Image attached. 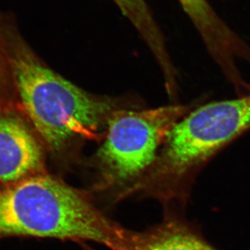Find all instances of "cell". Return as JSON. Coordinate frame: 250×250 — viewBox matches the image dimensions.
<instances>
[{
    "instance_id": "cell-1",
    "label": "cell",
    "mask_w": 250,
    "mask_h": 250,
    "mask_svg": "<svg viewBox=\"0 0 250 250\" xmlns=\"http://www.w3.org/2000/svg\"><path fill=\"white\" fill-rule=\"evenodd\" d=\"M1 18L22 109L56 161H71L87 142L102 141L116 110L141 106L131 97L94 94L67 81L38 56L12 14L1 12Z\"/></svg>"
},
{
    "instance_id": "cell-2",
    "label": "cell",
    "mask_w": 250,
    "mask_h": 250,
    "mask_svg": "<svg viewBox=\"0 0 250 250\" xmlns=\"http://www.w3.org/2000/svg\"><path fill=\"white\" fill-rule=\"evenodd\" d=\"M128 230L105 216L89 194L48 172L0 184V241L11 236L87 241L125 250Z\"/></svg>"
},
{
    "instance_id": "cell-3",
    "label": "cell",
    "mask_w": 250,
    "mask_h": 250,
    "mask_svg": "<svg viewBox=\"0 0 250 250\" xmlns=\"http://www.w3.org/2000/svg\"><path fill=\"white\" fill-rule=\"evenodd\" d=\"M250 130V92L198 105L170 130L135 194L155 198L166 211L181 212L206 165Z\"/></svg>"
},
{
    "instance_id": "cell-4",
    "label": "cell",
    "mask_w": 250,
    "mask_h": 250,
    "mask_svg": "<svg viewBox=\"0 0 250 250\" xmlns=\"http://www.w3.org/2000/svg\"><path fill=\"white\" fill-rule=\"evenodd\" d=\"M196 103H171L155 109L123 108L112 114L104 137L93 154L96 189L117 199L135 194L150 171L170 130Z\"/></svg>"
},
{
    "instance_id": "cell-5",
    "label": "cell",
    "mask_w": 250,
    "mask_h": 250,
    "mask_svg": "<svg viewBox=\"0 0 250 250\" xmlns=\"http://www.w3.org/2000/svg\"><path fill=\"white\" fill-rule=\"evenodd\" d=\"M47 151L21 110L0 111V184L47 172Z\"/></svg>"
},
{
    "instance_id": "cell-6",
    "label": "cell",
    "mask_w": 250,
    "mask_h": 250,
    "mask_svg": "<svg viewBox=\"0 0 250 250\" xmlns=\"http://www.w3.org/2000/svg\"><path fill=\"white\" fill-rule=\"evenodd\" d=\"M125 250H217L176 211L144 231H128Z\"/></svg>"
},
{
    "instance_id": "cell-7",
    "label": "cell",
    "mask_w": 250,
    "mask_h": 250,
    "mask_svg": "<svg viewBox=\"0 0 250 250\" xmlns=\"http://www.w3.org/2000/svg\"><path fill=\"white\" fill-rule=\"evenodd\" d=\"M130 21L146 44H154L162 37V31L145 0H113Z\"/></svg>"
},
{
    "instance_id": "cell-8",
    "label": "cell",
    "mask_w": 250,
    "mask_h": 250,
    "mask_svg": "<svg viewBox=\"0 0 250 250\" xmlns=\"http://www.w3.org/2000/svg\"><path fill=\"white\" fill-rule=\"evenodd\" d=\"M21 110L0 12V111ZM24 112V111H23Z\"/></svg>"
},
{
    "instance_id": "cell-9",
    "label": "cell",
    "mask_w": 250,
    "mask_h": 250,
    "mask_svg": "<svg viewBox=\"0 0 250 250\" xmlns=\"http://www.w3.org/2000/svg\"><path fill=\"white\" fill-rule=\"evenodd\" d=\"M191 21L201 38L217 35L224 27V21L218 16L208 0H177Z\"/></svg>"
},
{
    "instance_id": "cell-10",
    "label": "cell",
    "mask_w": 250,
    "mask_h": 250,
    "mask_svg": "<svg viewBox=\"0 0 250 250\" xmlns=\"http://www.w3.org/2000/svg\"><path fill=\"white\" fill-rule=\"evenodd\" d=\"M250 83H248V86H247V87L246 88H245V89L243 90V91H241V92H236V93H237V94H240V93H242V92H246V90H248L249 88H250Z\"/></svg>"
}]
</instances>
